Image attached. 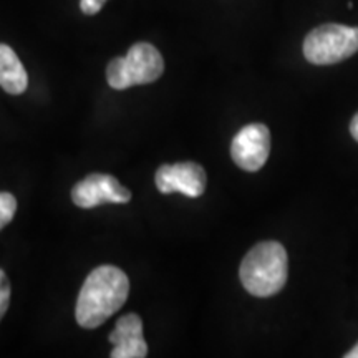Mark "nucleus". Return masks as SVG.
Masks as SVG:
<instances>
[{
    "instance_id": "obj_1",
    "label": "nucleus",
    "mask_w": 358,
    "mask_h": 358,
    "mask_svg": "<svg viewBox=\"0 0 358 358\" xmlns=\"http://www.w3.org/2000/svg\"><path fill=\"white\" fill-rule=\"evenodd\" d=\"M129 280L122 268L100 266L90 272L78 294L75 317L83 329H96L124 306Z\"/></svg>"
},
{
    "instance_id": "obj_2",
    "label": "nucleus",
    "mask_w": 358,
    "mask_h": 358,
    "mask_svg": "<svg viewBox=\"0 0 358 358\" xmlns=\"http://www.w3.org/2000/svg\"><path fill=\"white\" fill-rule=\"evenodd\" d=\"M244 289L254 297H272L284 289L289 277V257L275 241L259 243L245 254L239 268Z\"/></svg>"
},
{
    "instance_id": "obj_3",
    "label": "nucleus",
    "mask_w": 358,
    "mask_h": 358,
    "mask_svg": "<svg viewBox=\"0 0 358 358\" xmlns=\"http://www.w3.org/2000/svg\"><path fill=\"white\" fill-rule=\"evenodd\" d=\"M164 71V60L151 43H134L127 57H118L108 64L106 80L115 90H127L134 85L153 83Z\"/></svg>"
},
{
    "instance_id": "obj_4",
    "label": "nucleus",
    "mask_w": 358,
    "mask_h": 358,
    "mask_svg": "<svg viewBox=\"0 0 358 358\" xmlns=\"http://www.w3.org/2000/svg\"><path fill=\"white\" fill-rule=\"evenodd\" d=\"M358 52V29L327 24L313 29L303 42V55L313 65H334Z\"/></svg>"
},
{
    "instance_id": "obj_5",
    "label": "nucleus",
    "mask_w": 358,
    "mask_h": 358,
    "mask_svg": "<svg viewBox=\"0 0 358 358\" xmlns=\"http://www.w3.org/2000/svg\"><path fill=\"white\" fill-rule=\"evenodd\" d=\"M71 201L83 209H92L108 203L124 204L131 201V191L120 185L118 179L111 174L93 173L73 186Z\"/></svg>"
},
{
    "instance_id": "obj_6",
    "label": "nucleus",
    "mask_w": 358,
    "mask_h": 358,
    "mask_svg": "<svg viewBox=\"0 0 358 358\" xmlns=\"http://www.w3.org/2000/svg\"><path fill=\"white\" fill-rule=\"evenodd\" d=\"M271 153V131L266 124H248L236 134L231 145L232 161L244 171H259Z\"/></svg>"
},
{
    "instance_id": "obj_7",
    "label": "nucleus",
    "mask_w": 358,
    "mask_h": 358,
    "mask_svg": "<svg viewBox=\"0 0 358 358\" xmlns=\"http://www.w3.org/2000/svg\"><path fill=\"white\" fill-rule=\"evenodd\" d=\"M156 187L163 194L181 192L187 198H199L206 191L208 176L204 168L198 163L186 161V163L163 164L156 171Z\"/></svg>"
},
{
    "instance_id": "obj_8",
    "label": "nucleus",
    "mask_w": 358,
    "mask_h": 358,
    "mask_svg": "<svg viewBox=\"0 0 358 358\" xmlns=\"http://www.w3.org/2000/svg\"><path fill=\"white\" fill-rule=\"evenodd\" d=\"M113 343L111 358H145L148 345L143 338V322L136 313H128L116 322L113 332L110 334Z\"/></svg>"
},
{
    "instance_id": "obj_9",
    "label": "nucleus",
    "mask_w": 358,
    "mask_h": 358,
    "mask_svg": "<svg viewBox=\"0 0 358 358\" xmlns=\"http://www.w3.org/2000/svg\"><path fill=\"white\" fill-rule=\"evenodd\" d=\"M0 87L8 95H22L29 87V77L20 58L6 43H0Z\"/></svg>"
},
{
    "instance_id": "obj_10",
    "label": "nucleus",
    "mask_w": 358,
    "mask_h": 358,
    "mask_svg": "<svg viewBox=\"0 0 358 358\" xmlns=\"http://www.w3.org/2000/svg\"><path fill=\"white\" fill-rule=\"evenodd\" d=\"M17 213V199L10 192H0V231L12 222Z\"/></svg>"
},
{
    "instance_id": "obj_11",
    "label": "nucleus",
    "mask_w": 358,
    "mask_h": 358,
    "mask_svg": "<svg viewBox=\"0 0 358 358\" xmlns=\"http://www.w3.org/2000/svg\"><path fill=\"white\" fill-rule=\"evenodd\" d=\"M8 306H10V282H8L6 272L0 268V320L6 315Z\"/></svg>"
},
{
    "instance_id": "obj_12",
    "label": "nucleus",
    "mask_w": 358,
    "mask_h": 358,
    "mask_svg": "<svg viewBox=\"0 0 358 358\" xmlns=\"http://www.w3.org/2000/svg\"><path fill=\"white\" fill-rule=\"evenodd\" d=\"M106 0H80V8H82L85 15H95L101 10Z\"/></svg>"
},
{
    "instance_id": "obj_13",
    "label": "nucleus",
    "mask_w": 358,
    "mask_h": 358,
    "mask_svg": "<svg viewBox=\"0 0 358 358\" xmlns=\"http://www.w3.org/2000/svg\"><path fill=\"white\" fill-rule=\"evenodd\" d=\"M350 133H352L353 140L358 141V113L353 116V120H352V123H350Z\"/></svg>"
},
{
    "instance_id": "obj_14",
    "label": "nucleus",
    "mask_w": 358,
    "mask_h": 358,
    "mask_svg": "<svg viewBox=\"0 0 358 358\" xmlns=\"http://www.w3.org/2000/svg\"><path fill=\"white\" fill-rule=\"evenodd\" d=\"M345 358H358V343L352 348L350 352L345 353Z\"/></svg>"
}]
</instances>
